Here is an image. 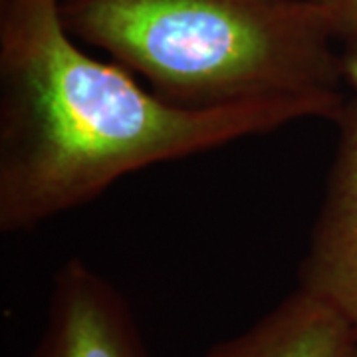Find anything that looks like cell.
<instances>
[{"instance_id": "obj_3", "label": "cell", "mask_w": 357, "mask_h": 357, "mask_svg": "<svg viewBox=\"0 0 357 357\" xmlns=\"http://www.w3.org/2000/svg\"><path fill=\"white\" fill-rule=\"evenodd\" d=\"M333 123L335 153L298 288L332 306L357 332V93L345 100Z\"/></svg>"}, {"instance_id": "obj_2", "label": "cell", "mask_w": 357, "mask_h": 357, "mask_svg": "<svg viewBox=\"0 0 357 357\" xmlns=\"http://www.w3.org/2000/svg\"><path fill=\"white\" fill-rule=\"evenodd\" d=\"M62 16L173 105L300 102L333 123L347 100L340 36L316 0H62Z\"/></svg>"}, {"instance_id": "obj_4", "label": "cell", "mask_w": 357, "mask_h": 357, "mask_svg": "<svg viewBox=\"0 0 357 357\" xmlns=\"http://www.w3.org/2000/svg\"><path fill=\"white\" fill-rule=\"evenodd\" d=\"M28 357H149L126 296L88 262L70 258L52 282L48 316Z\"/></svg>"}, {"instance_id": "obj_7", "label": "cell", "mask_w": 357, "mask_h": 357, "mask_svg": "<svg viewBox=\"0 0 357 357\" xmlns=\"http://www.w3.org/2000/svg\"><path fill=\"white\" fill-rule=\"evenodd\" d=\"M340 48L345 84L357 93V32H351L340 40Z\"/></svg>"}, {"instance_id": "obj_6", "label": "cell", "mask_w": 357, "mask_h": 357, "mask_svg": "<svg viewBox=\"0 0 357 357\" xmlns=\"http://www.w3.org/2000/svg\"><path fill=\"white\" fill-rule=\"evenodd\" d=\"M330 14L340 40L357 32V0H316Z\"/></svg>"}, {"instance_id": "obj_8", "label": "cell", "mask_w": 357, "mask_h": 357, "mask_svg": "<svg viewBox=\"0 0 357 357\" xmlns=\"http://www.w3.org/2000/svg\"><path fill=\"white\" fill-rule=\"evenodd\" d=\"M349 357H357V344H356V347H354V351H351V356Z\"/></svg>"}, {"instance_id": "obj_5", "label": "cell", "mask_w": 357, "mask_h": 357, "mask_svg": "<svg viewBox=\"0 0 357 357\" xmlns=\"http://www.w3.org/2000/svg\"><path fill=\"white\" fill-rule=\"evenodd\" d=\"M357 332L319 298L296 288L248 330L208 347L204 357H349Z\"/></svg>"}, {"instance_id": "obj_1", "label": "cell", "mask_w": 357, "mask_h": 357, "mask_svg": "<svg viewBox=\"0 0 357 357\" xmlns=\"http://www.w3.org/2000/svg\"><path fill=\"white\" fill-rule=\"evenodd\" d=\"M302 119L316 105L191 109L82 48L62 0H0V232L38 229L141 169Z\"/></svg>"}]
</instances>
